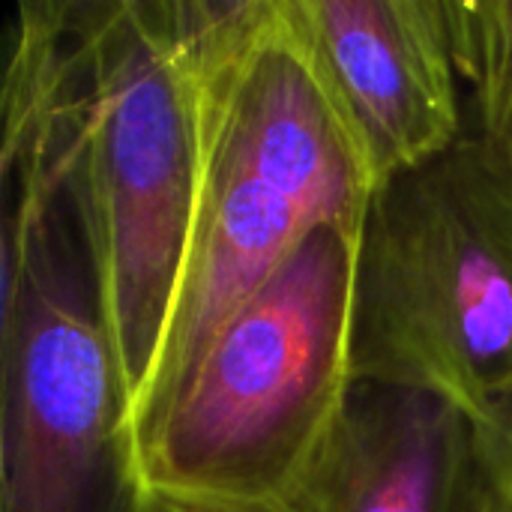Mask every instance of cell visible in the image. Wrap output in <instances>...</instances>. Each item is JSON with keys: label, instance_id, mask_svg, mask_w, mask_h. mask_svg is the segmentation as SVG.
<instances>
[{"label": "cell", "instance_id": "7", "mask_svg": "<svg viewBox=\"0 0 512 512\" xmlns=\"http://www.w3.org/2000/svg\"><path fill=\"white\" fill-rule=\"evenodd\" d=\"M315 512H501L477 420L426 390L357 381Z\"/></svg>", "mask_w": 512, "mask_h": 512}, {"label": "cell", "instance_id": "10", "mask_svg": "<svg viewBox=\"0 0 512 512\" xmlns=\"http://www.w3.org/2000/svg\"><path fill=\"white\" fill-rule=\"evenodd\" d=\"M486 138V135H483ZM492 141V147L501 153V159H504V165L510 168V174H512V114H510V120L504 123V129L495 135V138H489Z\"/></svg>", "mask_w": 512, "mask_h": 512}, {"label": "cell", "instance_id": "8", "mask_svg": "<svg viewBox=\"0 0 512 512\" xmlns=\"http://www.w3.org/2000/svg\"><path fill=\"white\" fill-rule=\"evenodd\" d=\"M459 78L471 87L477 129L495 138L512 114V0H444Z\"/></svg>", "mask_w": 512, "mask_h": 512}, {"label": "cell", "instance_id": "9", "mask_svg": "<svg viewBox=\"0 0 512 512\" xmlns=\"http://www.w3.org/2000/svg\"><path fill=\"white\" fill-rule=\"evenodd\" d=\"M489 483L501 512H512V387L477 423Z\"/></svg>", "mask_w": 512, "mask_h": 512}, {"label": "cell", "instance_id": "11", "mask_svg": "<svg viewBox=\"0 0 512 512\" xmlns=\"http://www.w3.org/2000/svg\"><path fill=\"white\" fill-rule=\"evenodd\" d=\"M150 512H177V510H171V507H165V504H159V501H153V498H150Z\"/></svg>", "mask_w": 512, "mask_h": 512}, {"label": "cell", "instance_id": "3", "mask_svg": "<svg viewBox=\"0 0 512 512\" xmlns=\"http://www.w3.org/2000/svg\"><path fill=\"white\" fill-rule=\"evenodd\" d=\"M357 231L324 222L222 324L138 441L177 512H315L354 393Z\"/></svg>", "mask_w": 512, "mask_h": 512}, {"label": "cell", "instance_id": "4", "mask_svg": "<svg viewBox=\"0 0 512 512\" xmlns=\"http://www.w3.org/2000/svg\"><path fill=\"white\" fill-rule=\"evenodd\" d=\"M75 171L132 417L159 369L207 165L165 0H51Z\"/></svg>", "mask_w": 512, "mask_h": 512}, {"label": "cell", "instance_id": "2", "mask_svg": "<svg viewBox=\"0 0 512 512\" xmlns=\"http://www.w3.org/2000/svg\"><path fill=\"white\" fill-rule=\"evenodd\" d=\"M207 126L192 246L135 444L222 324L324 222L360 234L375 180L285 0H165Z\"/></svg>", "mask_w": 512, "mask_h": 512}, {"label": "cell", "instance_id": "6", "mask_svg": "<svg viewBox=\"0 0 512 512\" xmlns=\"http://www.w3.org/2000/svg\"><path fill=\"white\" fill-rule=\"evenodd\" d=\"M375 186L468 135L444 0H285Z\"/></svg>", "mask_w": 512, "mask_h": 512}, {"label": "cell", "instance_id": "5", "mask_svg": "<svg viewBox=\"0 0 512 512\" xmlns=\"http://www.w3.org/2000/svg\"><path fill=\"white\" fill-rule=\"evenodd\" d=\"M354 375L435 393L477 423L512 387V174L480 132L375 186Z\"/></svg>", "mask_w": 512, "mask_h": 512}, {"label": "cell", "instance_id": "1", "mask_svg": "<svg viewBox=\"0 0 512 512\" xmlns=\"http://www.w3.org/2000/svg\"><path fill=\"white\" fill-rule=\"evenodd\" d=\"M0 192V512H150L57 42L36 15L9 27Z\"/></svg>", "mask_w": 512, "mask_h": 512}]
</instances>
